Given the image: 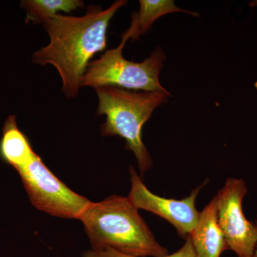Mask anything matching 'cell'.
<instances>
[{
	"label": "cell",
	"mask_w": 257,
	"mask_h": 257,
	"mask_svg": "<svg viewBox=\"0 0 257 257\" xmlns=\"http://www.w3.org/2000/svg\"><path fill=\"white\" fill-rule=\"evenodd\" d=\"M126 3L119 0L106 10L89 7L81 17L59 14L44 24L50 41L32 55V62L41 66L51 64L57 69L62 81V92L67 98L78 94L90 60L106 48L111 18Z\"/></svg>",
	"instance_id": "1"
},
{
	"label": "cell",
	"mask_w": 257,
	"mask_h": 257,
	"mask_svg": "<svg viewBox=\"0 0 257 257\" xmlns=\"http://www.w3.org/2000/svg\"><path fill=\"white\" fill-rule=\"evenodd\" d=\"M79 220L84 224L93 251L111 248L133 257H160L169 253L127 197L111 195L92 202Z\"/></svg>",
	"instance_id": "2"
},
{
	"label": "cell",
	"mask_w": 257,
	"mask_h": 257,
	"mask_svg": "<svg viewBox=\"0 0 257 257\" xmlns=\"http://www.w3.org/2000/svg\"><path fill=\"white\" fill-rule=\"evenodd\" d=\"M95 90L99 99L96 114L106 116L101 126V135L124 139L125 149L133 152L143 175L153 165L142 138L143 126L171 94L162 91H130L114 86H102Z\"/></svg>",
	"instance_id": "3"
},
{
	"label": "cell",
	"mask_w": 257,
	"mask_h": 257,
	"mask_svg": "<svg viewBox=\"0 0 257 257\" xmlns=\"http://www.w3.org/2000/svg\"><path fill=\"white\" fill-rule=\"evenodd\" d=\"M127 40L122 37L119 46L106 51L99 59L89 64L83 76L81 87L95 89L102 86H114L138 92H167L159 79L166 60L162 49H157L149 58L138 63L123 57V48Z\"/></svg>",
	"instance_id": "4"
},
{
	"label": "cell",
	"mask_w": 257,
	"mask_h": 257,
	"mask_svg": "<svg viewBox=\"0 0 257 257\" xmlns=\"http://www.w3.org/2000/svg\"><path fill=\"white\" fill-rule=\"evenodd\" d=\"M17 172L32 205L51 215L79 219L92 202L57 178L38 155Z\"/></svg>",
	"instance_id": "5"
},
{
	"label": "cell",
	"mask_w": 257,
	"mask_h": 257,
	"mask_svg": "<svg viewBox=\"0 0 257 257\" xmlns=\"http://www.w3.org/2000/svg\"><path fill=\"white\" fill-rule=\"evenodd\" d=\"M246 182L229 178L215 196L218 222L229 249L237 257H253L257 246V227L243 214Z\"/></svg>",
	"instance_id": "6"
},
{
	"label": "cell",
	"mask_w": 257,
	"mask_h": 257,
	"mask_svg": "<svg viewBox=\"0 0 257 257\" xmlns=\"http://www.w3.org/2000/svg\"><path fill=\"white\" fill-rule=\"evenodd\" d=\"M131 189L128 199L137 209L150 211L165 219L177 230L179 236L188 238L197 226L200 211L196 207V200L207 182L194 189L184 199H168L154 194L144 183L133 166L130 167Z\"/></svg>",
	"instance_id": "7"
},
{
	"label": "cell",
	"mask_w": 257,
	"mask_h": 257,
	"mask_svg": "<svg viewBox=\"0 0 257 257\" xmlns=\"http://www.w3.org/2000/svg\"><path fill=\"white\" fill-rule=\"evenodd\" d=\"M189 237L198 257H220L229 249L218 222L216 197L200 211L197 226Z\"/></svg>",
	"instance_id": "8"
},
{
	"label": "cell",
	"mask_w": 257,
	"mask_h": 257,
	"mask_svg": "<svg viewBox=\"0 0 257 257\" xmlns=\"http://www.w3.org/2000/svg\"><path fill=\"white\" fill-rule=\"evenodd\" d=\"M36 155L28 137L19 128L16 116L10 115L3 128L0 158L17 171L30 163Z\"/></svg>",
	"instance_id": "9"
},
{
	"label": "cell",
	"mask_w": 257,
	"mask_h": 257,
	"mask_svg": "<svg viewBox=\"0 0 257 257\" xmlns=\"http://www.w3.org/2000/svg\"><path fill=\"white\" fill-rule=\"evenodd\" d=\"M140 11L133 13L131 26L121 37L127 40L132 39L133 41L139 40L141 35L150 31L152 24L164 15L181 12L199 16L197 13L177 8L172 0H140Z\"/></svg>",
	"instance_id": "10"
},
{
	"label": "cell",
	"mask_w": 257,
	"mask_h": 257,
	"mask_svg": "<svg viewBox=\"0 0 257 257\" xmlns=\"http://www.w3.org/2000/svg\"><path fill=\"white\" fill-rule=\"evenodd\" d=\"M21 7L26 11V23H46L59 15L70 13L84 7L80 0H24Z\"/></svg>",
	"instance_id": "11"
},
{
	"label": "cell",
	"mask_w": 257,
	"mask_h": 257,
	"mask_svg": "<svg viewBox=\"0 0 257 257\" xmlns=\"http://www.w3.org/2000/svg\"><path fill=\"white\" fill-rule=\"evenodd\" d=\"M185 243L179 250L172 254H167L165 256L160 257H198L194 246H193L190 238L185 239ZM82 257H133L126 256L116 252L111 248H106L102 251H93V250H87L84 251L82 254Z\"/></svg>",
	"instance_id": "12"
},
{
	"label": "cell",
	"mask_w": 257,
	"mask_h": 257,
	"mask_svg": "<svg viewBox=\"0 0 257 257\" xmlns=\"http://www.w3.org/2000/svg\"><path fill=\"white\" fill-rule=\"evenodd\" d=\"M256 226L257 227V221H256ZM253 257H257V246H256V251H255L254 256H253Z\"/></svg>",
	"instance_id": "13"
}]
</instances>
